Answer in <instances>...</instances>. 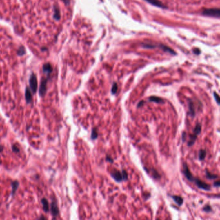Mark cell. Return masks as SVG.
<instances>
[{
    "instance_id": "cell-1",
    "label": "cell",
    "mask_w": 220,
    "mask_h": 220,
    "mask_svg": "<svg viewBox=\"0 0 220 220\" xmlns=\"http://www.w3.org/2000/svg\"><path fill=\"white\" fill-rule=\"evenodd\" d=\"M202 15L205 16L213 17V18H219L220 16V10L219 8H207L202 11Z\"/></svg>"
},
{
    "instance_id": "cell-2",
    "label": "cell",
    "mask_w": 220,
    "mask_h": 220,
    "mask_svg": "<svg viewBox=\"0 0 220 220\" xmlns=\"http://www.w3.org/2000/svg\"><path fill=\"white\" fill-rule=\"evenodd\" d=\"M29 83L31 88V90L34 94L36 93L37 90V87H38V81H37L36 76L34 74H32L30 77Z\"/></svg>"
},
{
    "instance_id": "cell-3",
    "label": "cell",
    "mask_w": 220,
    "mask_h": 220,
    "mask_svg": "<svg viewBox=\"0 0 220 220\" xmlns=\"http://www.w3.org/2000/svg\"><path fill=\"white\" fill-rule=\"evenodd\" d=\"M194 182H195L196 185L198 186L199 188H201V189H203L205 190H210V185L207 184L206 183L202 181L201 180H200L199 179L195 178L194 180Z\"/></svg>"
},
{
    "instance_id": "cell-4",
    "label": "cell",
    "mask_w": 220,
    "mask_h": 220,
    "mask_svg": "<svg viewBox=\"0 0 220 220\" xmlns=\"http://www.w3.org/2000/svg\"><path fill=\"white\" fill-rule=\"evenodd\" d=\"M183 174L188 181L194 182V180L195 179V178L193 176L192 173L190 172L189 168H188L187 165L185 163H183Z\"/></svg>"
},
{
    "instance_id": "cell-5",
    "label": "cell",
    "mask_w": 220,
    "mask_h": 220,
    "mask_svg": "<svg viewBox=\"0 0 220 220\" xmlns=\"http://www.w3.org/2000/svg\"><path fill=\"white\" fill-rule=\"evenodd\" d=\"M111 176L117 182H121L123 181V178L122 173L120 171L114 170L112 172H111Z\"/></svg>"
},
{
    "instance_id": "cell-6",
    "label": "cell",
    "mask_w": 220,
    "mask_h": 220,
    "mask_svg": "<svg viewBox=\"0 0 220 220\" xmlns=\"http://www.w3.org/2000/svg\"><path fill=\"white\" fill-rule=\"evenodd\" d=\"M47 78H43L41 80V85L39 87V94L41 96H43L46 92L47 90Z\"/></svg>"
},
{
    "instance_id": "cell-7",
    "label": "cell",
    "mask_w": 220,
    "mask_h": 220,
    "mask_svg": "<svg viewBox=\"0 0 220 220\" xmlns=\"http://www.w3.org/2000/svg\"><path fill=\"white\" fill-rule=\"evenodd\" d=\"M146 2L148 3L154 5V6L161 8H167V7H165V5L161 3L159 0H144Z\"/></svg>"
},
{
    "instance_id": "cell-8",
    "label": "cell",
    "mask_w": 220,
    "mask_h": 220,
    "mask_svg": "<svg viewBox=\"0 0 220 220\" xmlns=\"http://www.w3.org/2000/svg\"><path fill=\"white\" fill-rule=\"evenodd\" d=\"M156 47L160 48L161 50H163L164 52L169 53L170 54H172V55H176V54L175 51L172 50V48H170L169 47L167 46V45H163V44H159V45H156Z\"/></svg>"
},
{
    "instance_id": "cell-9",
    "label": "cell",
    "mask_w": 220,
    "mask_h": 220,
    "mask_svg": "<svg viewBox=\"0 0 220 220\" xmlns=\"http://www.w3.org/2000/svg\"><path fill=\"white\" fill-rule=\"evenodd\" d=\"M188 108H189V114L192 118H193V117L195 116L196 112H195V108H194L193 101H192V99H188Z\"/></svg>"
},
{
    "instance_id": "cell-10",
    "label": "cell",
    "mask_w": 220,
    "mask_h": 220,
    "mask_svg": "<svg viewBox=\"0 0 220 220\" xmlns=\"http://www.w3.org/2000/svg\"><path fill=\"white\" fill-rule=\"evenodd\" d=\"M148 101H150V102L156 103H160V104L164 103V100L163 99L161 98H159V97L155 96H150V98H148Z\"/></svg>"
},
{
    "instance_id": "cell-11",
    "label": "cell",
    "mask_w": 220,
    "mask_h": 220,
    "mask_svg": "<svg viewBox=\"0 0 220 220\" xmlns=\"http://www.w3.org/2000/svg\"><path fill=\"white\" fill-rule=\"evenodd\" d=\"M43 71L45 73L50 74L52 72V67L50 63H46L43 66Z\"/></svg>"
},
{
    "instance_id": "cell-12",
    "label": "cell",
    "mask_w": 220,
    "mask_h": 220,
    "mask_svg": "<svg viewBox=\"0 0 220 220\" xmlns=\"http://www.w3.org/2000/svg\"><path fill=\"white\" fill-rule=\"evenodd\" d=\"M51 210H52V213L53 214V216H55L58 215V206H57L56 201L52 203V205H51Z\"/></svg>"
},
{
    "instance_id": "cell-13",
    "label": "cell",
    "mask_w": 220,
    "mask_h": 220,
    "mask_svg": "<svg viewBox=\"0 0 220 220\" xmlns=\"http://www.w3.org/2000/svg\"><path fill=\"white\" fill-rule=\"evenodd\" d=\"M172 198L174 201H175L178 205H179V206H181V205L183 204V199L181 196H172Z\"/></svg>"
},
{
    "instance_id": "cell-14",
    "label": "cell",
    "mask_w": 220,
    "mask_h": 220,
    "mask_svg": "<svg viewBox=\"0 0 220 220\" xmlns=\"http://www.w3.org/2000/svg\"><path fill=\"white\" fill-rule=\"evenodd\" d=\"M54 18L57 21H59L61 18V15H60V11L59 8L58 7H54Z\"/></svg>"
},
{
    "instance_id": "cell-15",
    "label": "cell",
    "mask_w": 220,
    "mask_h": 220,
    "mask_svg": "<svg viewBox=\"0 0 220 220\" xmlns=\"http://www.w3.org/2000/svg\"><path fill=\"white\" fill-rule=\"evenodd\" d=\"M25 98H26L27 103H30L32 101V93H31L29 88L28 87H27L26 91H25Z\"/></svg>"
},
{
    "instance_id": "cell-16",
    "label": "cell",
    "mask_w": 220,
    "mask_h": 220,
    "mask_svg": "<svg viewBox=\"0 0 220 220\" xmlns=\"http://www.w3.org/2000/svg\"><path fill=\"white\" fill-rule=\"evenodd\" d=\"M190 140L188 142V146L191 147V146H192V145L194 144V143H195L196 138H197V136L193 134L192 135H190Z\"/></svg>"
},
{
    "instance_id": "cell-17",
    "label": "cell",
    "mask_w": 220,
    "mask_h": 220,
    "mask_svg": "<svg viewBox=\"0 0 220 220\" xmlns=\"http://www.w3.org/2000/svg\"><path fill=\"white\" fill-rule=\"evenodd\" d=\"M201 124L198 123L196 125V126L194 130V134H195V135L198 136V134H199L200 132H201Z\"/></svg>"
},
{
    "instance_id": "cell-18",
    "label": "cell",
    "mask_w": 220,
    "mask_h": 220,
    "mask_svg": "<svg viewBox=\"0 0 220 220\" xmlns=\"http://www.w3.org/2000/svg\"><path fill=\"white\" fill-rule=\"evenodd\" d=\"M206 156V150H200L199 152V159L201 161H203Z\"/></svg>"
},
{
    "instance_id": "cell-19",
    "label": "cell",
    "mask_w": 220,
    "mask_h": 220,
    "mask_svg": "<svg viewBox=\"0 0 220 220\" xmlns=\"http://www.w3.org/2000/svg\"><path fill=\"white\" fill-rule=\"evenodd\" d=\"M98 132H97V130H96V128H94L92 129V134H91V139L94 140L98 138Z\"/></svg>"
},
{
    "instance_id": "cell-20",
    "label": "cell",
    "mask_w": 220,
    "mask_h": 220,
    "mask_svg": "<svg viewBox=\"0 0 220 220\" xmlns=\"http://www.w3.org/2000/svg\"><path fill=\"white\" fill-rule=\"evenodd\" d=\"M26 53V50L24 47H20L18 50V56H23Z\"/></svg>"
},
{
    "instance_id": "cell-21",
    "label": "cell",
    "mask_w": 220,
    "mask_h": 220,
    "mask_svg": "<svg viewBox=\"0 0 220 220\" xmlns=\"http://www.w3.org/2000/svg\"><path fill=\"white\" fill-rule=\"evenodd\" d=\"M118 88V84H117L116 83H114L113 85H112V88H111V93H112L113 95H114V94L117 92Z\"/></svg>"
},
{
    "instance_id": "cell-22",
    "label": "cell",
    "mask_w": 220,
    "mask_h": 220,
    "mask_svg": "<svg viewBox=\"0 0 220 220\" xmlns=\"http://www.w3.org/2000/svg\"><path fill=\"white\" fill-rule=\"evenodd\" d=\"M206 177L208 179H216L218 178V176L216 175H213V174H211L210 172H208V170H206Z\"/></svg>"
},
{
    "instance_id": "cell-23",
    "label": "cell",
    "mask_w": 220,
    "mask_h": 220,
    "mask_svg": "<svg viewBox=\"0 0 220 220\" xmlns=\"http://www.w3.org/2000/svg\"><path fill=\"white\" fill-rule=\"evenodd\" d=\"M42 203H43V209L45 211H48L49 210V207H48V202L45 199H43L42 200Z\"/></svg>"
},
{
    "instance_id": "cell-24",
    "label": "cell",
    "mask_w": 220,
    "mask_h": 220,
    "mask_svg": "<svg viewBox=\"0 0 220 220\" xmlns=\"http://www.w3.org/2000/svg\"><path fill=\"white\" fill-rule=\"evenodd\" d=\"M203 209L205 212H211V211H212V207H211L209 205H206V206H205Z\"/></svg>"
},
{
    "instance_id": "cell-25",
    "label": "cell",
    "mask_w": 220,
    "mask_h": 220,
    "mask_svg": "<svg viewBox=\"0 0 220 220\" xmlns=\"http://www.w3.org/2000/svg\"><path fill=\"white\" fill-rule=\"evenodd\" d=\"M121 173H122L123 178V181H127V180L128 179V174L126 172V171H125V170H123Z\"/></svg>"
},
{
    "instance_id": "cell-26",
    "label": "cell",
    "mask_w": 220,
    "mask_h": 220,
    "mask_svg": "<svg viewBox=\"0 0 220 220\" xmlns=\"http://www.w3.org/2000/svg\"><path fill=\"white\" fill-rule=\"evenodd\" d=\"M214 98H215V99H216V101L217 103H218V105H219V100L218 94H217L216 92H214Z\"/></svg>"
},
{
    "instance_id": "cell-27",
    "label": "cell",
    "mask_w": 220,
    "mask_h": 220,
    "mask_svg": "<svg viewBox=\"0 0 220 220\" xmlns=\"http://www.w3.org/2000/svg\"><path fill=\"white\" fill-rule=\"evenodd\" d=\"M106 161H108V162L110 163H112L114 162L113 159L112 158H111L110 156H106Z\"/></svg>"
},
{
    "instance_id": "cell-28",
    "label": "cell",
    "mask_w": 220,
    "mask_h": 220,
    "mask_svg": "<svg viewBox=\"0 0 220 220\" xmlns=\"http://www.w3.org/2000/svg\"><path fill=\"white\" fill-rule=\"evenodd\" d=\"M220 185V182L219 181H217L216 182L214 183V187H219Z\"/></svg>"
},
{
    "instance_id": "cell-29",
    "label": "cell",
    "mask_w": 220,
    "mask_h": 220,
    "mask_svg": "<svg viewBox=\"0 0 220 220\" xmlns=\"http://www.w3.org/2000/svg\"><path fill=\"white\" fill-rule=\"evenodd\" d=\"M194 53L196 54H200V50L199 49H198V48H194Z\"/></svg>"
},
{
    "instance_id": "cell-30",
    "label": "cell",
    "mask_w": 220,
    "mask_h": 220,
    "mask_svg": "<svg viewBox=\"0 0 220 220\" xmlns=\"http://www.w3.org/2000/svg\"><path fill=\"white\" fill-rule=\"evenodd\" d=\"M144 103H145L144 101H139V103L138 104V105H137V107H138V108H139L140 107H141V105H143V104H144Z\"/></svg>"
},
{
    "instance_id": "cell-31",
    "label": "cell",
    "mask_w": 220,
    "mask_h": 220,
    "mask_svg": "<svg viewBox=\"0 0 220 220\" xmlns=\"http://www.w3.org/2000/svg\"><path fill=\"white\" fill-rule=\"evenodd\" d=\"M185 137H186V133H185V132H183V134H182L183 141H185Z\"/></svg>"
},
{
    "instance_id": "cell-32",
    "label": "cell",
    "mask_w": 220,
    "mask_h": 220,
    "mask_svg": "<svg viewBox=\"0 0 220 220\" xmlns=\"http://www.w3.org/2000/svg\"><path fill=\"white\" fill-rule=\"evenodd\" d=\"M70 0H63V1L65 3V5H68L70 3Z\"/></svg>"
},
{
    "instance_id": "cell-33",
    "label": "cell",
    "mask_w": 220,
    "mask_h": 220,
    "mask_svg": "<svg viewBox=\"0 0 220 220\" xmlns=\"http://www.w3.org/2000/svg\"><path fill=\"white\" fill-rule=\"evenodd\" d=\"M41 50H47V48H42Z\"/></svg>"
},
{
    "instance_id": "cell-34",
    "label": "cell",
    "mask_w": 220,
    "mask_h": 220,
    "mask_svg": "<svg viewBox=\"0 0 220 220\" xmlns=\"http://www.w3.org/2000/svg\"><path fill=\"white\" fill-rule=\"evenodd\" d=\"M3 150V147L1 146H0V151Z\"/></svg>"
}]
</instances>
